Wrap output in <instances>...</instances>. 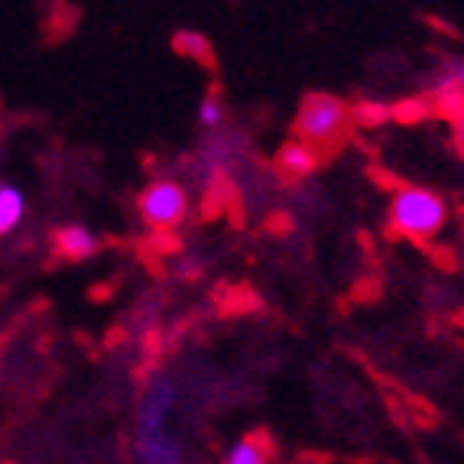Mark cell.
Wrapping results in <instances>:
<instances>
[{
	"instance_id": "1",
	"label": "cell",
	"mask_w": 464,
	"mask_h": 464,
	"mask_svg": "<svg viewBox=\"0 0 464 464\" xmlns=\"http://www.w3.org/2000/svg\"><path fill=\"white\" fill-rule=\"evenodd\" d=\"M348 124H351V108L344 101L325 92H312L299 104V114L293 121V137L322 150V147H332L338 137H344Z\"/></svg>"
},
{
	"instance_id": "2",
	"label": "cell",
	"mask_w": 464,
	"mask_h": 464,
	"mask_svg": "<svg viewBox=\"0 0 464 464\" xmlns=\"http://www.w3.org/2000/svg\"><path fill=\"white\" fill-rule=\"evenodd\" d=\"M445 218H449V205L432 188L406 186L393 195V205H390V221L402 237H435L445 227Z\"/></svg>"
},
{
	"instance_id": "3",
	"label": "cell",
	"mask_w": 464,
	"mask_h": 464,
	"mask_svg": "<svg viewBox=\"0 0 464 464\" xmlns=\"http://www.w3.org/2000/svg\"><path fill=\"white\" fill-rule=\"evenodd\" d=\"M137 211L150 231H169V227L186 221V211H188L186 188L179 186V182H169V179L153 182V186H147L140 192Z\"/></svg>"
},
{
	"instance_id": "4",
	"label": "cell",
	"mask_w": 464,
	"mask_h": 464,
	"mask_svg": "<svg viewBox=\"0 0 464 464\" xmlns=\"http://www.w3.org/2000/svg\"><path fill=\"white\" fill-rule=\"evenodd\" d=\"M176 406V387L169 377H153L150 380L143 402L137 412V426H133V441H153L169 435V412Z\"/></svg>"
},
{
	"instance_id": "5",
	"label": "cell",
	"mask_w": 464,
	"mask_h": 464,
	"mask_svg": "<svg viewBox=\"0 0 464 464\" xmlns=\"http://www.w3.org/2000/svg\"><path fill=\"white\" fill-rule=\"evenodd\" d=\"M315 169H318V150L309 147V143H302V140L293 137L276 150V172L286 176L289 182L312 176Z\"/></svg>"
},
{
	"instance_id": "6",
	"label": "cell",
	"mask_w": 464,
	"mask_h": 464,
	"mask_svg": "<svg viewBox=\"0 0 464 464\" xmlns=\"http://www.w3.org/2000/svg\"><path fill=\"white\" fill-rule=\"evenodd\" d=\"M53 244H55V254L63 256V260H88V256H94L101 250V240L85 225L59 227Z\"/></svg>"
},
{
	"instance_id": "7",
	"label": "cell",
	"mask_w": 464,
	"mask_h": 464,
	"mask_svg": "<svg viewBox=\"0 0 464 464\" xmlns=\"http://www.w3.org/2000/svg\"><path fill=\"white\" fill-rule=\"evenodd\" d=\"M172 49H176L179 55H188V59H195L198 65H208V69H215V53H211V43L201 33H192V30H182L172 36Z\"/></svg>"
},
{
	"instance_id": "8",
	"label": "cell",
	"mask_w": 464,
	"mask_h": 464,
	"mask_svg": "<svg viewBox=\"0 0 464 464\" xmlns=\"http://www.w3.org/2000/svg\"><path fill=\"white\" fill-rule=\"evenodd\" d=\"M26 205H24V192L14 186H0V237L10 234L16 225H20V218H24Z\"/></svg>"
},
{
	"instance_id": "9",
	"label": "cell",
	"mask_w": 464,
	"mask_h": 464,
	"mask_svg": "<svg viewBox=\"0 0 464 464\" xmlns=\"http://www.w3.org/2000/svg\"><path fill=\"white\" fill-rule=\"evenodd\" d=\"M225 464H270L266 458L264 441L256 439V435H247V439H240L231 451H227Z\"/></svg>"
},
{
	"instance_id": "10",
	"label": "cell",
	"mask_w": 464,
	"mask_h": 464,
	"mask_svg": "<svg viewBox=\"0 0 464 464\" xmlns=\"http://www.w3.org/2000/svg\"><path fill=\"white\" fill-rule=\"evenodd\" d=\"M221 121H225V104H221L218 92H211L208 98L201 101V108H198V124L205 127V130H218V127H221Z\"/></svg>"
},
{
	"instance_id": "11",
	"label": "cell",
	"mask_w": 464,
	"mask_h": 464,
	"mask_svg": "<svg viewBox=\"0 0 464 464\" xmlns=\"http://www.w3.org/2000/svg\"><path fill=\"white\" fill-rule=\"evenodd\" d=\"M351 117H357L364 127H377V124H383L390 117V111L383 108V104H377V101H361L354 111H351Z\"/></svg>"
},
{
	"instance_id": "12",
	"label": "cell",
	"mask_w": 464,
	"mask_h": 464,
	"mask_svg": "<svg viewBox=\"0 0 464 464\" xmlns=\"http://www.w3.org/2000/svg\"><path fill=\"white\" fill-rule=\"evenodd\" d=\"M455 143L464 153V114H455Z\"/></svg>"
}]
</instances>
